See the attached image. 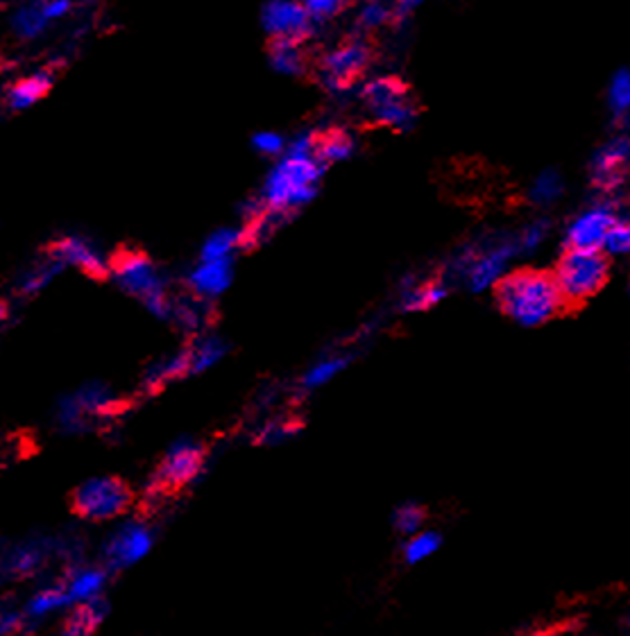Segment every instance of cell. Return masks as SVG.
<instances>
[{"label":"cell","mask_w":630,"mask_h":636,"mask_svg":"<svg viewBox=\"0 0 630 636\" xmlns=\"http://www.w3.org/2000/svg\"><path fill=\"white\" fill-rule=\"evenodd\" d=\"M495 299L501 313L522 326H540L569 313L556 277L542 270L524 268L499 277Z\"/></svg>","instance_id":"1"},{"label":"cell","mask_w":630,"mask_h":636,"mask_svg":"<svg viewBox=\"0 0 630 636\" xmlns=\"http://www.w3.org/2000/svg\"><path fill=\"white\" fill-rule=\"evenodd\" d=\"M556 283L563 292L567 311H578L599 295L610 279V261L599 249L567 247L556 263Z\"/></svg>","instance_id":"2"},{"label":"cell","mask_w":630,"mask_h":636,"mask_svg":"<svg viewBox=\"0 0 630 636\" xmlns=\"http://www.w3.org/2000/svg\"><path fill=\"white\" fill-rule=\"evenodd\" d=\"M109 277H114L118 286L132 297L141 299L148 311L157 317L170 320V304L166 283L157 265L141 249H121L109 261Z\"/></svg>","instance_id":"3"},{"label":"cell","mask_w":630,"mask_h":636,"mask_svg":"<svg viewBox=\"0 0 630 636\" xmlns=\"http://www.w3.org/2000/svg\"><path fill=\"white\" fill-rule=\"evenodd\" d=\"M325 166L313 157H288L272 170L266 188H263V204L268 209L295 211L311 202L318 193V182Z\"/></svg>","instance_id":"4"},{"label":"cell","mask_w":630,"mask_h":636,"mask_svg":"<svg viewBox=\"0 0 630 636\" xmlns=\"http://www.w3.org/2000/svg\"><path fill=\"white\" fill-rule=\"evenodd\" d=\"M132 489L116 476H98L82 483L73 492V510L89 521H109L130 510Z\"/></svg>","instance_id":"5"},{"label":"cell","mask_w":630,"mask_h":636,"mask_svg":"<svg viewBox=\"0 0 630 636\" xmlns=\"http://www.w3.org/2000/svg\"><path fill=\"white\" fill-rule=\"evenodd\" d=\"M372 46L361 39H352L347 44L331 50L320 62V80L331 91H345L368 71L372 64Z\"/></svg>","instance_id":"6"},{"label":"cell","mask_w":630,"mask_h":636,"mask_svg":"<svg viewBox=\"0 0 630 636\" xmlns=\"http://www.w3.org/2000/svg\"><path fill=\"white\" fill-rule=\"evenodd\" d=\"M118 406L114 394L105 385H87L80 392L71 394L59 401L57 408V421L59 426L68 433H82L87 431V426L93 419L100 415H107L109 410H114Z\"/></svg>","instance_id":"7"},{"label":"cell","mask_w":630,"mask_h":636,"mask_svg":"<svg viewBox=\"0 0 630 636\" xmlns=\"http://www.w3.org/2000/svg\"><path fill=\"white\" fill-rule=\"evenodd\" d=\"M204 464V446L193 440H182L170 446L152 483L164 492H180L200 476Z\"/></svg>","instance_id":"8"},{"label":"cell","mask_w":630,"mask_h":636,"mask_svg":"<svg viewBox=\"0 0 630 636\" xmlns=\"http://www.w3.org/2000/svg\"><path fill=\"white\" fill-rule=\"evenodd\" d=\"M630 168V136H617L594 152L590 163L592 186L603 193H612L626 182Z\"/></svg>","instance_id":"9"},{"label":"cell","mask_w":630,"mask_h":636,"mask_svg":"<svg viewBox=\"0 0 630 636\" xmlns=\"http://www.w3.org/2000/svg\"><path fill=\"white\" fill-rule=\"evenodd\" d=\"M152 541H155V537H152V530L146 523H125L123 528L116 530V535L109 539V544L105 548L107 566L112 571L127 569V566L136 564L150 553Z\"/></svg>","instance_id":"10"},{"label":"cell","mask_w":630,"mask_h":636,"mask_svg":"<svg viewBox=\"0 0 630 636\" xmlns=\"http://www.w3.org/2000/svg\"><path fill=\"white\" fill-rule=\"evenodd\" d=\"M263 25L272 39H288L304 44L311 34V14L293 0H272L263 10Z\"/></svg>","instance_id":"11"},{"label":"cell","mask_w":630,"mask_h":636,"mask_svg":"<svg viewBox=\"0 0 630 636\" xmlns=\"http://www.w3.org/2000/svg\"><path fill=\"white\" fill-rule=\"evenodd\" d=\"M50 256L62 261L64 265H73V268L82 270L93 279H107L109 277V263L102 259L100 252L93 247L89 240L80 236H68L59 238L50 245Z\"/></svg>","instance_id":"12"},{"label":"cell","mask_w":630,"mask_h":636,"mask_svg":"<svg viewBox=\"0 0 630 636\" xmlns=\"http://www.w3.org/2000/svg\"><path fill=\"white\" fill-rule=\"evenodd\" d=\"M612 206H594L578 216L567 229V247L599 249L603 245L608 229L615 225L617 216L610 211Z\"/></svg>","instance_id":"13"},{"label":"cell","mask_w":630,"mask_h":636,"mask_svg":"<svg viewBox=\"0 0 630 636\" xmlns=\"http://www.w3.org/2000/svg\"><path fill=\"white\" fill-rule=\"evenodd\" d=\"M234 277L232 259H218V261H202L198 268L189 274V288L193 295L202 299H216L229 288Z\"/></svg>","instance_id":"14"},{"label":"cell","mask_w":630,"mask_h":636,"mask_svg":"<svg viewBox=\"0 0 630 636\" xmlns=\"http://www.w3.org/2000/svg\"><path fill=\"white\" fill-rule=\"evenodd\" d=\"M186 374H191V356H189V349H182L177 351V354L164 356L161 360H157L155 365H150L146 376H143V388H148L150 392H157L164 388V385L173 383Z\"/></svg>","instance_id":"15"},{"label":"cell","mask_w":630,"mask_h":636,"mask_svg":"<svg viewBox=\"0 0 630 636\" xmlns=\"http://www.w3.org/2000/svg\"><path fill=\"white\" fill-rule=\"evenodd\" d=\"M363 102L370 107V114L377 109L397 105V102H404L411 98V89L408 84L399 80V77H377L365 84L363 89Z\"/></svg>","instance_id":"16"},{"label":"cell","mask_w":630,"mask_h":636,"mask_svg":"<svg viewBox=\"0 0 630 636\" xmlns=\"http://www.w3.org/2000/svg\"><path fill=\"white\" fill-rule=\"evenodd\" d=\"M354 152V139L345 130L331 127L325 132L313 134V159H318L322 166H329L334 161H343Z\"/></svg>","instance_id":"17"},{"label":"cell","mask_w":630,"mask_h":636,"mask_svg":"<svg viewBox=\"0 0 630 636\" xmlns=\"http://www.w3.org/2000/svg\"><path fill=\"white\" fill-rule=\"evenodd\" d=\"M55 84V75L50 71H41L32 77H25L19 84H14L7 93V102H10L12 109H25L34 105V102L46 98L50 89Z\"/></svg>","instance_id":"18"},{"label":"cell","mask_w":630,"mask_h":636,"mask_svg":"<svg viewBox=\"0 0 630 636\" xmlns=\"http://www.w3.org/2000/svg\"><path fill=\"white\" fill-rule=\"evenodd\" d=\"M447 297V288L438 281L404 283L402 306L406 311H427Z\"/></svg>","instance_id":"19"},{"label":"cell","mask_w":630,"mask_h":636,"mask_svg":"<svg viewBox=\"0 0 630 636\" xmlns=\"http://www.w3.org/2000/svg\"><path fill=\"white\" fill-rule=\"evenodd\" d=\"M207 302L209 299H202L198 295L186 297L182 302L170 304V320H175L180 329L186 333H200L207 324Z\"/></svg>","instance_id":"20"},{"label":"cell","mask_w":630,"mask_h":636,"mask_svg":"<svg viewBox=\"0 0 630 636\" xmlns=\"http://www.w3.org/2000/svg\"><path fill=\"white\" fill-rule=\"evenodd\" d=\"M270 59L272 66L286 75H302L309 64L300 41L288 39H270Z\"/></svg>","instance_id":"21"},{"label":"cell","mask_w":630,"mask_h":636,"mask_svg":"<svg viewBox=\"0 0 630 636\" xmlns=\"http://www.w3.org/2000/svg\"><path fill=\"white\" fill-rule=\"evenodd\" d=\"M107 582V573L102 569H84L80 573H75L71 580L64 584V589L68 593V600L71 605H80V603H89V600L98 598L102 587Z\"/></svg>","instance_id":"22"},{"label":"cell","mask_w":630,"mask_h":636,"mask_svg":"<svg viewBox=\"0 0 630 636\" xmlns=\"http://www.w3.org/2000/svg\"><path fill=\"white\" fill-rule=\"evenodd\" d=\"M227 354V345L218 335H200L189 347L191 356V374H202L209 367H214L220 358Z\"/></svg>","instance_id":"23"},{"label":"cell","mask_w":630,"mask_h":636,"mask_svg":"<svg viewBox=\"0 0 630 636\" xmlns=\"http://www.w3.org/2000/svg\"><path fill=\"white\" fill-rule=\"evenodd\" d=\"M107 614V607L102 603L100 596L89 600V603L75 605L71 618H68V627H64L66 634H89L96 630L102 623V618Z\"/></svg>","instance_id":"24"},{"label":"cell","mask_w":630,"mask_h":636,"mask_svg":"<svg viewBox=\"0 0 630 636\" xmlns=\"http://www.w3.org/2000/svg\"><path fill=\"white\" fill-rule=\"evenodd\" d=\"M241 245V231L234 229H220L211 234L207 243L202 247V261H218V259H232V252Z\"/></svg>","instance_id":"25"},{"label":"cell","mask_w":630,"mask_h":636,"mask_svg":"<svg viewBox=\"0 0 630 636\" xmlns=\"http://www.w3.org/2000/svg\"><path fill=\"white\" fill-rule=\"evenodd\" d=\"M349 356H334V358H325L320 360V363H315L309 372L304 374L302 378V388L304 390H315V388H322V385L329 383L331 378L338 376L343 369L349 365Z\"/></svg>","instance_id":"26"},{"label":"cell","mask_w":630,"mask_h":636,"mask_svg":"<svg viewBox=\"0 0 630 636\" xmlns=\"http://www.w3.org/2000/svg\"><path fill=\"white\" fill-rule=\"evenodd\" d=\"M64 263L55 259V256H50V259L46 263H37L30 272H25L21 277V292L23 295H34V292H39L44 286H48L50 281L55 279V274L62 272Z\"/></svg>","instance_id":"27"},{"label":"cell","mask_w":630,"mask_h":636,"mask_svg":"<svg viewBox=\"0 0 630 636\" xmlns=\"http://www.w3.org/2000/svg\"><path fill=\"white\" fill-rule=\"evenodd\" d=\"M440 546H442V537L438 535V532L433 530L415 532V535L404 544L402 553H404L406 564H417L431 557Z\"/></svg>","instance_id":"28"},{"label":"cell","mask_w":630,"mask_h":636,"mask_svg":"<svg viewBox=\"0 0 630 636\" xmlns=\"http://www.w3.org/2000/svg\"><path fill=\"white\" fill-rule=\"evenodd\" d=\"M68 605H71V600H68V593L62 584V587L44 589L41 593H37V596H34L28 603V609H25V612H28V616H32V618H44L48 614L57 612V609L68 607Z\"/></svg>","instance_id":"29"},{"label":"cell","mask_w":630,"mask_h":636,"mask_svg":"<svg viewBox=\"0 0 630 636\" xmlns=\"http://www.w3.org/2000/svg\"><path fill=\"white\" fill-rule=\"evenodd\" d=\"M565 191L563 177L556 170H544V173L535 179L531 186V200L538 206H549L558 200Z\"/></svg>","instance_id":"30"},{"label":"cell","mask_w":630,"mask_h":636,"mask_svg":"<svg viewBox=\"0 0 630 636\" xmlns=\"http://www.w3.org/2000/svg\"><path fill=\"white\" fill-rule=\"evenodd\" d=\"M46 21H48V16H46L44 5L34 3V5L23 7V10H19V14L14 16V30L19 32L23 39H32V37H37L41 30H44Z\"/></svg>","instance_id":"31"},{"label":"cell","mask_w":630,"mask_h":636,"mask_svg":"<svg viewBox=\"0 0 630 636\" xmlns=\"http://www.w3.org/2000/svg\"><path fill=\"white\" fill-rule=\"evenodd\" d=\"M424 519H427V510H424L422 505L404 503V505H399L393 514V526L397 532L411 537V535H415V532H420Z\"/></svg>","instance_id":"32"},{"label":"cell","mask_w":630,"mask_h":636,"mask_svg":"<svg viewBox=\"0 0 630 636\" xmlns=\"http://www.w3.org/2000/svg\"><path fill=\"white\" fill-rule=\"evenodd\" d=\"M610 109L615 111V116L628 114L630 111V71L615 73L610 82Z\"/></svg>","instance_id":"33"},{"label":"cell","mask_w":630,"mask_h":636,"mask_svg":"<svg viewBox=\"0 0 630 636\" xmlns=\"http://www.w3.org/2000/svg\"><path fill=\"white\" fill-rule=\"evenodd\" d=\"M610 254H630V222L615 220V225L608 229L603 245Z\"/></svg>","instance_id":"34"},{"label":"cell","mask_w":630,"mask_h":636,"mask_svg":"<svg viewBox=\"0 0 630 636\" xmlns=\"http://www.w3.org/2000/svg\"><path fill=\"white\" fill-rule=\"evenodd\" d=\"M395 16V12L393 10H388L386 5H381V3H368L361 10V16H359V25L361 28H365V30H374V28H381L383 23H388L390 19H393Z\"/></svg>","instance_id":"35"},{"label":"cell","mask_w":630,"mask_h":636,"mask_svg":"<svg viewBox=\"0 0 630 636\" xmlns=\"http://www.w3.org/2000/svg\"><path fill=\"white\" fill-rule=\"evenodd\" d=\"M547 234H549L547 220L533 222V225L526 227L522 231V236H519V252H533V249L538 247L544 238H547Z\"/></svg>","instance_id":"36"},{"label":"cell","mask_w":630,"mask_h":636,"mask_svg":"<svg viewBox=\"0 0 630 636\" xmlns=\"http://www.w3.org/2000/svg\"><path fill=\"white\" fill-rule=\"evenodd\" d=\"M39 560H41V553L34 546L21 548V550H16V553H12L10 569L14 573H28V571L34 569V566L39 564Z\"/></svg>","instance_id":"37"},{"label":"cell","mask_w":630,"mask_h":636,"mask_svg":"<svg viewBox=\"0 0 630 636\" xmlns=\"http://www.w3.org/2000/svg\"><path fill=\"white\" fill-rule=\"evenodd\" d=\"M254 148L263 154H279L284 150V139L279 134L263 132L254 136Z\"/></svg>","instance_id":"38"},{"label":"cell","mask_w":630,"mask_h":636,"mask_svg":"<svg viewBox=\"0 0 630 636\" xmlns=\"http://www.w3.org/2000/svg\"><path fill=\"white\" fill-rule=\"evenodd\" d=\"M291 433H293V424H272V426L266 428V431H263L261 442L277 444V442H282L284 437H288Z\"/></svg>","instance_id":"39"},{"label":"cell","mask_w":630,"mask_h":636,"mask_svg":"<svg viewBox=\"0 0 630 636\" xmlns=\"http://www.w3.org/2000/svg\"><path fill=\"white\" fill-rule=\"evenodd\" d=\"M68 7H71V0H53V3L44 5V10H46L48 19H55V16L66 14Z\"/></svg>","instance_id":"40"},{"label":"cell","mask_w":630,"mask_h":636,"mask_svg":"<svg viewBox=\"0 0 630 636\" xmlns=\"http://www.w3.org/2000/svg\"><path fill=\"white\" fill-rule=\"evenodd\" d=\"M7 320V306L0 302V324H3Z\"/></svg>","instance_id":"41"},{"label":"cell","mask_w":630,"mask_h":636,"mask_svg":"<svg viewBox=\"0 0 630 636\" xmlns=\"http://www.w3.org/2000/svg\"><path fill=\"white\" fill-rule=\"evenodd\" d=\"M628 292H630V283H628Z\"/></svg>","instance_id":"42"}]
</instances>
